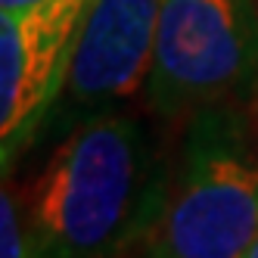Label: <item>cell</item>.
I'll return each instance as SVG.
<instances>
[{"instance_id": "6da1fadb", "label": "cell", "mask_w": 258, "mask_h": 258, "mask_svg": "<svg viewBox=\"0 0 258 258\" xmlns=\"http://www.w3.org/2000/svg\"><path fill=\"white\" fill-rule=\"evenodd\" d=\"M171 168L146 121L127 109L75 127L22 199L34 258L137 252L165 218Z\"/></svg>"}, {"instance_id": "9c48e42d", "label": "cell", "mask_w": 258, "mask_h": 258, "mask_svg": "<svg viewBox=\"0 0 258 258\" xmlns=\"http://www.w3.org/2000/svg\"><path fill=\"white\" fill-rule=\"evenodd\" d=\"M243 258H258V236L252 239V246L246 249V255H243Z\"/></svg>"}, {"instance_id": "5b68a950", "label": "cell", "mask_w": 258, "mask_h": 258, "mask_svg": "<svg viewBox=\"0 0 258 258\" xmlns=\"http://www.w3.org/2000/svg\"><path fill=\"white\" fill-rule=\"evenodd\" d=\"M94 0H44L0 13V165L10 177L56 106Z\"/></svg>"}, {"instance_id": "3957f363", "label": "cell", "mask_w": 258, "mask_h": 258, "mask_svg": "<svg viewBox=\"0 0 258 258\" xmlns=\"http://www.w3.org/2000/svg\"><path fill=\"white\" fill-rule=\"evenodd\" d=\"M258 94V0H162L146 103L190 118L221 100Z\"/></svg>"}, {"instance_id": "7a4b0ae2", "label": "cell", "mask_w": 258, "mask_h": 258, "mask_svg": "<svg viewBox=\"0 0 258 258\" xmlns=\"http://www.w3.org/2000/svg\"><path fill=\"white\" fill-rule=\"evenodd\" d=\"M255 97V94H252ZM221 100L187 118L156 243L171 258H243L258 236V109Z\"/></svg>"}, {"instance_id": "ba28073f", "label": "cell", "mask_w": 258, "mask_h": 258, "mask_svg": "<svg viewBox=\"0 0 258 258\" xmlns=\"http://www.w3.org/2000/svg\"><path fill=\"white\" fill-rule=\"evenodd\" d=\"M34 4H44V0H0V13H13V10H25Z\"/></svg>"}, {"instance_id": "8992f818", "label": "cell", "mask_w": 258, "mask_h": 258, "mask_svg": "<svg viewBox=\"0 0 258 258\" xmlns=\"http://www.w3.org/2000/svg\"><path fill=\"white\" fill-rule=\"evenodd\" d=\"M0 258H34L25 227L22 193L10 183V177L4 183V193H0Z\"/></svg>"}, {"instance_id": "277c9868", "label": "cell", "mask_w": 258, "mask_h": 258, "mask_svg": "<svg viewBox=\"0 0 258 258\" xmlns=\"http://www.w3.org/2000/svg\"><path fill=\"white\" fill-rule=\"evenodd\" d=\"M162 0H94L84 16L75 53L56 106L38 140L59 143L75 127L118 112L140 90L153 69Z\"/></svg>"}, {"instance_id": "52a82bcc", "label": "cell", "mask_w": 258, "mask_h": 258, "mask_svg": "<svg viewBox=\"0 0 258 258\" xmlns=\"http://www.w3.org/2000/svg\"><path fill=\"white\" fill-rule=\"evenodd\" d=\"M137 258H171V255L165 252V249L156 243V236H153V239H146V243L137 249Z\"/></svg>"}]
</instances>
